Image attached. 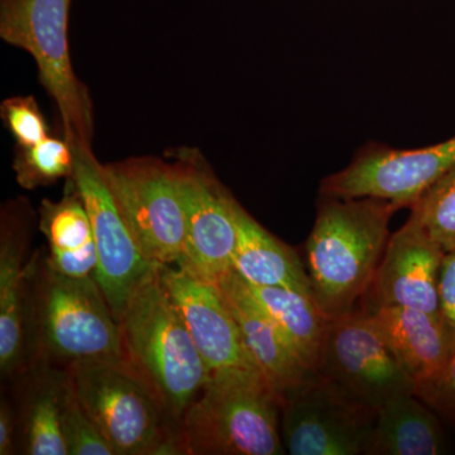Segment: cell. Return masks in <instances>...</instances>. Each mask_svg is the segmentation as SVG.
Returning a JSON list of instances; mask_svg holds the SVG:
<instances>
[{
	"instance_id": "21",
	"label": "cell",
	"mask_w": 455,
	"mask_h": 455,
	"mask_svg": "<svg viewBox=\"0 0 455 455\" xmlns=\"http://www.w3.org/2000/svg\"><path fill=\"white\" fill-rule=\"evenodd\" d=\"M445 449L438 418L415 394H406L377 410L366 454L439 455Z\"/></svg>"
},
{
	"instance_id": "18",
	"label": "cell",
	"mask_w": 455,
	"mask_h": 455,
	"mask_svg": "<svg viewBox=\"0 0 455 455\" xmlns=\"http://www.w3.org/2000/svg\"><path fill=\"white\" fill-rule=\"evenodd\" d=\"M230 205L236 229L233 271L247 283L313 296L309 275L298 253L260 226L235 197Z\"/></svg>"
},
{
	"instance_id": "12",
	"label": "cell",
	"mask_w": 455,
	"mask_h": 455,
	"mask_svg": "<svg viewBox=\"0 0 455 455\" xmlns=\"http://www.w3.org/2000/svg\"><path fill=\"white\" fill-rule=\"evenodd\" d=\"M173 169L185 217V254L178 267L218 283L233 269V196L202 164L185 160Z\"/></svg>"
},
{
	"instance_id": "11",
	"label": "cell",
	"mask_w": 455,
	"mask_h": 455,
	"mask_svg": "<svg viewBox=\"0 0 455 455\" xmlns=\"http://www.w3.org/2000/svg\"><path fill=\"white\" fill-rule=\"evenodd\" d=\"M455 164V136L421 148L362 147L348 166L320 182V196L376 197L411 208Z\"/></svg>"
},
{
	"instance_id": "13",
	"label": "cell",
	"mask_w": 455,
	"mask_h": 455,
	"mask_svg": "<svg viewBox=\"0 0 455 455\" xmlns=\"http://www.w3.org/2000/svg\"><path fill=\"white\" fill-rule=\"evenodd\" d=\"M161 281L175 302L212 379L259 374L220 286L178 266H160Z\"/></svg>"
},
{
	"instance_id": "20",
	"label": "cell",
	"mask_w": 455,
	"mask_h": 455,
	"mask_svg": "<svg viewBox=\"0 0 455 455\" xmlns=\"http://www.w3.org/2000/svg\"><path fill=\"white\" fill-rule=\"evenodd\" d=\"M70 385L68 371L50 367L42 359L32 367L20 409V453L68 455L62 429V409Z\"/></svg>"
},
{
	"instance_id": "6",
	"label": "cell",
	"mask_w": 455,
	"mask_h": 455,
	"mask_svg": "<svg viewBox=\"0 0 455 455\" xmlns=\"http://www.w3.org/2000/svg\"><path fill=\"white\" fill-rule=\"evenodd\" d=\"M71 0H0V37L31 53L55 101L65 140L90 147L92 109L88 88L75 74L68 50Z\"/></svg>"
},
{
	"instance_id": "5",
	"label": "cell",
	"mask_w": 455,
	"mask_h": 455,
	"mask_svg": "<svg viewBox=\"0 0 455 455\" xmlns=\"http://www.w3.org/2000/svg\"><path fill=\"white\" fill-rule=\"evenodd\" d=\"M280 397L259 374L212 379L181 421L190 455H283Z\"/></svg>"
},
{
	"instance_id": "2",
	"label": "cell",
	"mask_w": 455,
	"mask_h": 455,
	"mask_svg": "<svg viewBox=\"0 0 455 455\" xmlns=\"http://www.w3.org/2000/svg\"><path fill=\"white\" fill-rule=\"evenodd\" d=\"M158 268L132 293L119 324L125 358L181 427L188 406L211 382V373Z\"/></svg>"
},
{
	"instance_id": "29",
	"label": "cell",
	"mask_w": 455,
	"mask_h": 455,
	"mask_svg": "<svg viewBox=\"0 0 455 455\" xmlns=\"http://www.w3.org/2000/svg\"><path fill=\"white\" fill-rule=\"evenodd\" d=\"M17 425L13 410L5 398L0 403V455L17 453Z\"/></svg>"
},
{
	"instance_id": "22",
	"label": "cell",
	"mask_w": 455,
	"mask_h": 455,
	"mask_svg": "<svg viewBox=\"0 0 455 455\" xmlns=\"http://www.w3.org/2000/svg\"><path fill=\"white\" fill-rule=\"evenodd\" d=\"M243 283L253 300L276 323L305 366L316 373L331 320L320 310L313 296L284 287Z\"/></svg>"
},
{
	"instance_id": "1",
	"label": "cell",
	"mask_w": 455,
	"mask_h": 455,
	"mask_svg": "<svg viewBox=\"0 0 455 455\" xmlns=\"http://www.w3.org/2000/svg\"><path fill=\"white\" fill-rule=\"evenodd\" d=\"M397 211L396 204L376 197L320 199L305 259L314 300L329 320L349 315L366 295Z\"/></svg>"
},
{
	"instance_id": "24",
	"label": "cell",
	"mask_w": 455,
	"mask_h": 455,
	"mask_svg": "<svg viewBox=\"0 0 455 455\" xmlns=\"http://www.w3.org/2000/svg\"><path fill=\"white\" fill-rule=\"evenodd\" d=\"M427 235L444 252L455 250V164L411 206Z\"/></svg>"
},
{
	"instance_id": "27",
	"label": "cell",
	"mask_w": 455,
	"mask_h": 455,
	"mask_svg": "<svg viewBox=\"0 0 455 455\" xmlns=\"http://www.w3.org/2000/svg\"><path fill=\"white\" fill-rule=\"evenodd\" d=\"M415 395L430 409L455 419V347L438 372L416 386Z\"/></svg>"
},
{
	"instance_id": "17",
	"label": "cell",
	"mask_w": 455,
	"mask_h": 455,
	"mask_svg": "<svg viewBox=\"0 0 455 455\" xmlns=\"http://www.w3.org/2000/svg\"><path fill=\"white\" fill-rule=\"evenodd\" d=\"M362 311L372 320L416 386L438 372L453 348L438 314L400 307Z\"/></svg>"
},
{
	"instance_id": "15",
	"label": "cell",
	"mask_w": 455,
	"mask_h": 455,
	"mask_svg": "<svg viewBox=\"0 0 455 455\" xmlns=\"http://www.w3.org/2000/svg\"><path fill=\"white\" fill-rule=\"evenodd\" d=\"M25 206H7L0 227V370L25 372L32 339L33 280L38 259L26 265L29 220Z\"/></svg>"
},
{
	"instance_id": "4",
	"label": "cell",
	"mask_w": 455,
	"mask_h": 455,
	"mask_svg": "<svg viewBox=\"0 0 455 455\" xmlns=\"http://www.w3.org/2000/svg\"><path fill=\"white\" fill-rule=\"evenodd\" d=\"M32 334L44 361H123L121 324L97 278L64 276L42 259L32 293Z\"/></svg>"
},
{
	"instance_id": "26",
	"label": "cell",
	"mask_w": 455,
	"mask_h": 455,
	"mask_svg": "<svg viewBox=\"0 0 455 455\" xmlns=\"http://www.w3.org/2000/svg\"><path fill=\"white\" fill-rule=\"evenodd\" d=\"M2 118L20 147L37 145L49 137L46 122L33 97L7 99L2 104Z\"/></svg>"
},
{
	"instance_id": "25",
	"label": "cell",
	"mask_w": 455,
	"mask_h": 455,
	"mask_svg": "<svg viewBox=\"0 0 455 455\" xmlns=\"http://www.w3.org/2000/svg\"><path fill=\"white\" fill-rule=\"evenodd\" d=\"M62 429L68 455H114L103 434L80 403L71 379L64 398Z\"/></svg>"
},
{
	"instance_id": "9",
	"label": "cell",
	"mask_w": 455,
	"mask_h": 455,
	"mask_svg": "<svg viewBox=\"0 0 455 455\" xmlns=\"http://www.w3.org/2000/svg\"><path fill=\"white\" fill-rule=\"evenodd\" d=\"M74 155L73 180L85 204L97 245V281L119 322L132 293L158 266L140 251L92 147H76Z\"/></svg>"
},
{
	"instance_id": "14",
	"label": "cell",
	"mask_w": 455,
	"mask_h": 455,
	"mask_svg": "<svg viewBox=\"0 0 455 455\" xmlns=\"http://www.w3.org/2000/svg\"><path fill=\"white\" fill-rule=\"evenodd\" d=\"M444 251L414 212L388 239L364 299V310L381 307L438 314V283Z\"/></svg>"
},
{
	"instance_id": "7",
	"label": "cell",
	"mask_w": 455,
	"mask_h": 455,
	"mask_svg": "<svg viewBox=\"0 0 455 455\" xmlns=\"http://www.w3.org/2000/svg\"><path fill=\"white\" fill-rule=\"evenodd\" d=\"M104 178L140 251L158 266H180L185 217L173 166L157 158L103 164Z\"/></svg>"
},
{
	"instance_id": "23",
	"label": "cell",
	"mask_w": 455,
	"mask_h": 455,
	"mask_svg": "<svg viewBox=\"0 0 455 455\" xmlns=\"http://www.w3.org/2000/svg\"><path fill=\"white\" fill-rule=\"evenodd\" d=\"M75 155L68 140L47 137L32 147H18L14 171L18 184L27 190L49 187L74 175Z\"/></svg>"
},
{
	"instance_id": "16",
	"label": "cell",
	"mask_w": 455,
	"mask_h": 455,
	"mask_svg": "<svg viewBox=\"0 0 455 455\" xmlns=\"http://www.w3.org/2000/svg\"><path fill=\"white\" fill-rule=\"evenodd\" d=\"M215 283L235 317L245 348L280 400L284 392L315 373L305 366L276 323L253 300L233 269Z\"/></svg>"
},
{
	"instance_id": "3",
	"label": "cell",
	"mask_w": 455,
	"mask_h": 455,
	"mask_svg": "<svg viewBox=\"0 0 455 455\" xmlns=\"http://www.w3.org/2000/svg\"><path fill=\"white\" fill-rule=\"evenodd\" d=\"M66 371L114 455L185 454L181 427L127 359L79 362Z\"/></svg>"
},
{
	"instance_id": "8",
	"label": "cell",
	"mask_w": 455,
	"mask_h": 455,
	"mask_svg": "<svg viewBox=\"0 0 455 455\" xmlns=\"http://www.w3.org/2000/svg\"><path fill=\"white\" fill-rule=\"evenodd\" d=\"M316 373L355 405L377 411L416 383L363 311L331 320Z\"/></svg>"
},
{
	"instance_id": "28",
	"label": "cell",
	"mask_w": 455,
	"mask_h": 455,
	"mask_svg": "<svg viewBox=\"0 0 455 455\" xmlns=\"http://www.w3.org/2000/svg\"><path fill=\"white\" fill-rule=\"evenodd\" d=\"M439 316L455 347V250L445 252L438 283ZM451 348V349H453Z\"/></svg>"
},
{
	"instance_id": "10",
	"label": "cell",
	"mask_w": 455,
	"mask_h": 455,
	"mask_svg": "<svg viewBox=\"0 0 455 455\" xmlns=\"http://www.w3.org/2000/svg\"><path fill=\"white\" fill-rule=\"evenodd\" d=\"M376 412L313 373L280 400L281 438L291 455L366 454Z\"/></svg>"
},
{
	"instance_id": "19",
	"label": "cell",
	"mask_w": 455,
	"mask_h": 455,
	"mask_svg": "<svg viewBox=\"0 0 455 455\" xmlns=\"http://www.w3.org/2000/svg\"><path fill=\"white\" fill-rule=\"evenodd\" d=\"M40 229L49 245V254L44 259L53 271L68 277L97 278L98 253L92 221L73 178L60 202H42Z\"/></svg>"
}]
</instances>
